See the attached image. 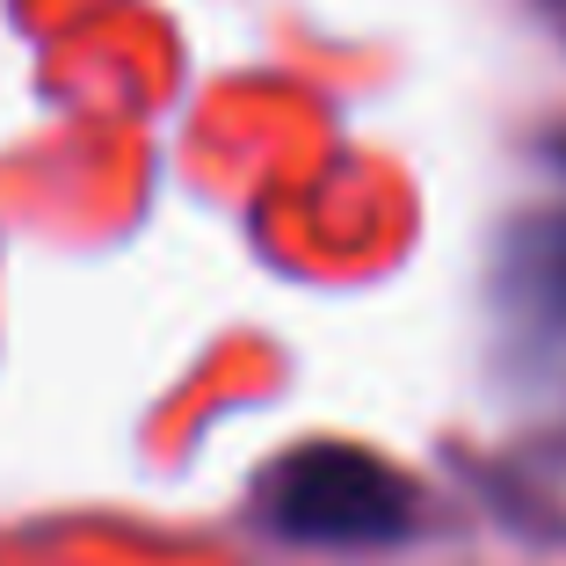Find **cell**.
I'll use <instances>...</instances> for the list:
<instances>
[{"label":"cell","mask_w":566,"mask_h":566,"mask_svg":"<svg viewBox=\"0 0 566 566\" xmlns=\"http://www.w3.org/2000/svg\"><path fill=\"white\" fill-rule=\"evenodd\" d=\"M262 516L298 545H392L421 523V494L364 443H298L269 472Z\"/></svg>","instance_id":"6da1fadb"},{"label":"cell","mask_w":566,"mask_h":566,"mask_svg":"<svg viewBox=\"0 0 566 566\" xmlns=\"http://www.w3.org/2000/svg\"><path fill=\"white\" fill-rule=\"evenodd\" d=\"M501 283L537 327H566V211L523 218L509 240V262H501Z\"/></svg>","instance_id":"7a4b0ae2"},{"label":"cell","mask_w":566,"mask_h":566,"mask_svg":"<svg viewBox=\"0 0 566 566\" xmlns=\"http://www.w3.org/2000/svg\"><path fill=\"white\" fill-rule=\"evenodd\" d=\"M552 153H559V167H566V138H559V146H552Z\"/></svg>","instance_id":"3957f363"}]
</instances>
